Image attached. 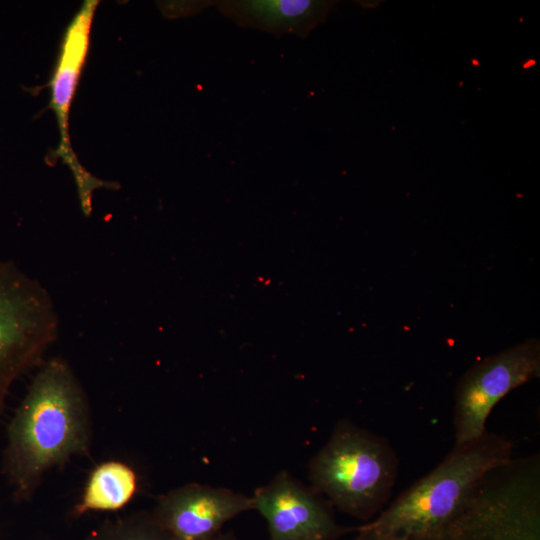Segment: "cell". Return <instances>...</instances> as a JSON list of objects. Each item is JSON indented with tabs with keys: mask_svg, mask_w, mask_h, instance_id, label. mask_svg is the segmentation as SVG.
Returning <instances> with one entry per match:
<instances>
[{
	"mask_svg": "<svg viewBox=\"0 0 540 540\" xmlns=\"http://www.w3.org/2000/svg\"><path fill=\"white\" fill-rule=\"evenodd\" d=\"M513 459L512 442L486 431L453 450L428 474L402 492L375 519L355 529L354 540H403L455 516L483 479Z\"/></svg>",
	"mask_w": 540,
	"mask_h": 540,
	"instance_id": "7a4b0ae2",
	"label": "cell"
},
{
	"mask_svg": "<svg viewBox=\"0 0 540 540\" xmlns=\"http://www.w3.org/2000/svg\"><path fill=\"white\" fill-rule=\"evenodd\" d=\"M87 540H173L152 511L135 513L103 522Z\"/></svg>",
	"mask_w": 540,
	"mask_h": 540,
	"instance_id": "7c38bea8",
	"label": "cell"
},
{
	"mask_svg": "<svg viewBox=\"0 0 540 540\" xmlns=\"http://www.w3.org/2000/svg\"><path fill=\"white\" fill-rule=\"evenodd\" d=\"M57 332L45 288L14 263L0 260V421L13 382L38 363Z\"/></svg>",
	"mask_w": 540,
	"mask_h": 540,
	"instance_id": "5b68a950",
	"label": "cell"
},
{
	"mask_svg": "<svg viewBox=\"0 0 540 540\" xmlns=\"http://www.w3.org/2000/svg\"><path fill=\"white\" fill-rule=\"evenodd\" d=\"M137 490L134 470L119 461H107L91 473L76 514L87 511H115L130 502Z\"/></svg>",
	"mask_w": 540,
	"mask_h": 540,
	"instance_id": "8fae6325",
	"label": "cell"
},
{
	"mask_svg": "<svg viewBox=\"0 0 540 540\" xmlns=\"http://www.w3.org/2000/svg\"><path fill=\"white\" fill-rule=\"evenodd\" d=\"M212 540H238L236 535L231 532V531H227V532H221L219 533L214 539Z\"/></svg>",
	"mask_w": 540,
	"mask_h": 540,
	"instance_id": "4fadbf2b",
	"label": "cell"
},
{
	"mask_svg": "<svg viewBox=\"0 0 540 540\" xmlns=\"http://www.w3.org/2000/svg\"><path fill=\"white\" fill-rule=\"evenodd\" d=\"M218 10L240 27L275 36L293 34L305 38L324 22L336 5L320 0H223Z\"/></svg>",
	"mask_w": 540,
	"mask_h": 540,
	"instance_id": "30bf717a",
	"label": "cell"
},
{
	"mask_svg": "<svg viewBox=\"0 0 540 540\" xmlns=\"http://www.w3.org/2000/svg\"><path fill=\"white\" fill-rule=\"evenodd\" d=\"M91 439L92 417L81 384L63 359L48 360L8 425L2 465L13 495L28 500L51 468L87 454Z\"/></svg>",
	"mask_w": 540,
	"mask_h": 540,
	"instance_id": "6da1fadb",
	"label": "cell"
},
{
	"mask_svg": "<svg viewBox=\"0 0 540 540\" xmlns=\"http://www.w3.org/2000/svg\"><path fill=\"white\" fill-rule=\"evenodd\" d=\"M540 342L530 338L472 366L455 393V444L481 437L496 404L517 387L539 377Z\"/></svg>",
	"mask_w": 540,
	"mask_h": 540,
	"instance_id": "8992f818",
	"label": "cell"
},
{
	"mask_svg": "<svg viewBox=\"0 0 540 540\" xmlns=\"http://www.w3.org/2000/svg\"><path fill=\"white\" fill-rule=\"evenodd\" d=\"M98 3L95 0L85 1L68 25L49 84L51 109L55 113L60 133L58 156L69 166L74 176L82 211L86 216L92 211L95 189L116 187L115 183L99 180L85 170L72 150L69 136L70 107L88 53L90 30Z\"/></svg>",
	"mask_w": 540,
	"mask_h": 540,
	"instance_id": "52a82bcc",
	"label": "cell"
},
{
	"mask_svg": "<svg viewBox=\"0 0 540 540\" xmlns=\"http://www.w3.org/2000/svg\"><path fill=\"white\" fill-rule=\"evenodd\" d=\"M254 509L252 496L188 483L159 496L151 511L173 540H212L227 522Z\"/></svg>",
	"mask_w": 540,
	"mask_h": 540,
	"instance_id": "9c48e42d",
	"label": "cell"
},
{
	"mask_svg": "<svg viewBox=\"0 0 540 540\" xmlns=\"http://www.w3.org/2000/svg\"><path fill=\"white\" fill-rule=\"evenodd\" d=\"M399 472L389 441L343 419L309 463L311 488L338 510L364 521L380 513Z\"/></svg>",
	"mask_w": 540,
	"mask_h": 540,
	"instance_id": "3957f363",
	"label": "cell"
},
{
	"mask_svg": "<svg viewBox=\"0 0 540 540\" xmlns=\"http://www.w3.org/2000/svg\"><path fill=\"white\" fill-rule=\"evenodd\" d=\"M252 497L254 510L267 523L269 540H337L348 531L336 522L332 505L322 495L287 471Z\"/></svg>",
	"mask_w": 540,
	"mask_h": 540,
	"instance_id": "ba28073f",
	"label": "cell"
},
{
	"mask_svg": "<svg viewBox=\"0 0 540 540\" xmlns=\"http://www.w3.org/2000/svg\"><path fill=\"white\" fill-rule=\"evenodd\" d=\"M403 540H540V459L492 470L449 521Z\"/></svg>",
	"mask_w": 540,
	"mask_h": 540,
	"instance_id": "277c9868",
	"label": "cell"
}]
</instances>
